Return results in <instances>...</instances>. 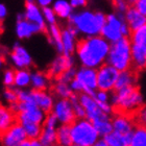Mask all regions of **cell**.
Instances as JSON below:
<instances>
[{
  "mask_svg": "<svg viewBox=\"0 0 146 146\" xmlns=\"http://www.w3.org/2000/svg\"><path fill=\"white\" fill-rule=\"evenodd\" d=\"M112 93V115L123 116L133 121L135 115L145 106L138 85L127 86Z\"/></svg>",
  "mask_w": 146,
  "mask_h": 146,
  "instance_id": "1",
  "label": "cell"
},
{
  "mask_svg": "<svg viewBox=\"0 0 146 146\" xmlns=\"http://www.w3.org/2000/svg\"><path fill=\"white\" fill-rule=\"evenodd\" d=\"M111 45L104 36H93L80 39L76 43V50L86 67H96L110 52Z\"/></svg>",
  "mask_w": 146,
  "mask_h": 146,
  "instance_id": "2",
  "label": "cell"
},
{
  "mask_svg": "<svg viewBox=\"0 0 146 146\" xmlns=\"http://www.w3.org/2000/svg\"><path fill=\"white\" fill-rule=\"evenodd\" d=\"M106 23L107 16L101 12L93 13L90 11H82L72 14L69 18V24H72L78 31L89 36L100 35Z\"/></svg>",
  "mask_w": 146,
  "mask_h": 146,
  "instance_id": "3",
  "label": "cell"
},
{
  "mask_svg": "<svg viewBox=\"0 0 146 146\" xmlns=\"http://www.w3.org/2000/svg\"><path fill=\"white\" fill-rule=\"evenodd\" d=\"M109 62L119 71L131 68V41L129 36H122L120 40L112 43L109 52Z\"/></svg>",
  "mask_w": 146,
  "mask_h": 146,
  "instance_id": "4",
  "label": "cell"
},
{
  "mask_svg": "<svg viewBox=\"0 0 146 146\" xmlns=\"http://www.w3.org/2000/svg\"><path fill=\"white\" fill-rule=\"evenodd\" d=\"M98 134V131L90 120H77L71 128L73 142L82 146H92L95 144Z\"/></svg>",
  "mask_w": 146,
  "mask_h": 146,
  "instance_id": "5",
  "label": "cell"
},
{
  "mask_svg": "<svg viewBox=\"0 0 146 146\" xmlns=\"http://www.w3.org/2000/svg\"><path fill=\"white\" fill-rule=\"evenodd\" d=\"M125 22L124 15L120 14H110L107 16V23L101 31V36L110 42H116L123 36L122 25Z\"/></svg>",
  "mask_w": 146,
  "mask_h": 146,
  "instance_id": "6",
  "label": "cell"
},
{
  "mask_svg": "<svg viewBox=\"0 0 146 146\" xmlns=\"http://www.w3.org/2000/svg\"><path fill=\"white\" fill-rule=\"evenodd\" d=\"M118 69L109 64L101 65L97 71V88L99 91H111L115 87L119 77Z\"/></svg>",
  "mask_w": 146,
  "mask_h": 146,
  "instance_id": "7",
  "label": "cell"
},
{
  "mask_svg": "<svg viewBox=\"0 0 146 146\" xmlns=\"http://www.w3.org/2000/svg\"><path fill=\"white\" fill-rule=\"evenodd\" d=\"M28 137L26 131L22 126L20 121L15 122L5 131L1 133V141L3 146H19Z\"/></svg>",
  "mask_w": 146,
  "mask_h": 146,
  "instance_id": "8",
  "label": "cell"
},
{
  "mask_svg": "<svg viewBox=\"0 0 146 146\" xmlns=\"http://www.w3.org/2000/svg\"><path fill=\"white\" fill-rule=\"evenodd\" d=\"M54 113L58 120L63 122V124H69L73 126L78 120V117L73 109L72 102L68 98H63L58 101L54 107Z\"/></svg>",
  "mask_w": 146,
  "mask_h": 146,
  "instance_id": "9",
  "label": "cell"
},
{
  "mask_svg": "<svg viewBox=\"0 0 146 146\" xmlns=\"http://www.w3.org/2000/svg\"><path fill=\"white\" fill-rule=\"evenodd\" d=\"M131 69L139 74L146 70V45L131 43Z\"/></svg>",
  "mask_w": 146,
  "mask_h": 146,
  "instance_id": "10",
  "label": "cell"
},
{
  "mask_svg": "<svg viewBox=\"0 0 146 146\" xmlns=\"http://www.w3.org/2000/svg\"><path fill=\"white\" fill-rule=\"evenodd\" d=\"M71 66H72L71 58L69 55L63 54L61 56H58L52 63L51 66L48 68V70L45 72V74L49 80H55L62 73L71 69Z\"/></svg>",
  "mask_w": 146,
  "mask_h": 146,
  "instance_id": "11",
  "label": "cell"
},
{
  "mask_svg": "<svg viewBox=\"0 0 146 146\" xmlns=\"http://www.w3.org/2000/svg\"><path fill=\"white\" fill-rule=\"evenodd\" d=\"M25 19L31 22H34L36 24H38L42 29V33L48 34L47 31V27L45 25V21H44V16H43V12H41L39 9V6L36 5V3H25V13H24Z\"/></svg>",
  "mask_w": 146,
  "mask_h": 146,
  "instance_id": "12",
  "label": "cell"
},
{
  "mask_svg": "<svg viewBox=\"0 0 146 146\" xmlns=\"http://www.w3.org/2000/svg\"><path fill=\"white\" fill-rule=\"evenodd\" d=\"M124 18L131 31H136L141 26H143L144 24H146V16L139 12L134 6L128 7V9L124 14Z\"/></svg>",
  "mask_w": 146,
  "mask_h": 146,
  "instance_id": "13",
  "label": "cell"
},
{
  "mask_svg": "<svg viewBox=\"0 0 146 146\" xmlns=\"http://www.w3.org/2000/svg\"><path fill=\"white\" fill-rule=\"evenodd\" d=\"M111 121L113 123L114 131L124 136L133 135V128H135L134 123L131 120H129L126 117L120 115H112L111 116Z\"/></svg>",
  "mask_w": 146,
  "mask_h": 146,
  "instance_id": "14",
  "label": "cell"
},
{
  "mask_svg": "<svg viewBox=\"0 0 146 146\" xmlns=\"http://www.w3.org/2000/svg\"><path fill=\"white\" fill-rule=\"evenodd\" d=\"M42 33V29L39 25L26 20V19H22V20H17V24H16V34L20 39H25L31 36V35L36 34V33Z\"/></svg>",
  "mask_w": 146,
  "mask_h": 146,
  "instance_id": "15",
  "label": "cell"
},
{
  "mask_svg": "<svg viewBox=\"0 0 146 146\" xmlns=\"http://www.w3.org/2000/svg\"><path fill=\"white\" fill-rule=\"evenodd\" d=\"M139 73H137L136 71H134L133 69H127V70L121 71V73L119 74V77L116 82L115 87L113 88L112 92H116L120 90V89L127 87V86H133L137 85L138 77H139Z\"/></svg>",
  "mask_w": 146,
  "mask_h": 146,
  "instance_id": "16",
  "label": "cell"
},
{
  "mask_svg": "<svg viewBox=\"0 0 146 146\" xmlns=\"http://www.w3.org/2000/svg\"><path fill=\"white\" fill-rule=\"evenodd\" d=\"M31 95L36 106L41 108L45 112V114H48V113L53 111L52 110V106H53L52 104V99L49 95L46 94L45 91L34 89V90L31 91Z\"/></svg>",
  "mask_w": 146,
  "mask_h": 146,
  "instance_id": "17",
  "label": "cell"
},
{
  "mask_svg": "<svg viewBox=\"0 0 146 146\" xmlns=\"http://www.w3.org/2000/svg\"><path fill=\"white\" fill-rule=\"evenodd\" d=\"M75 78L82 82V85L87 86L92 90L97 88V71L93 69H90L88 67L82 68L78 73H76Z\"/></svg>",
  "mask_w": 146,
  "mask_h": 146,
  "instance_id": "18",
  "label": "cell"
},
{
  "mask_svg": "<svg viewBox=\"0 0 146 146\" xmlns=\"http://www.w3.org/2000/svg\"><path fill=\"white\" fill-rule=\"evenodd\" d=\"M0 128H1V133L5 131L9 127H11L15 122L19 120L18 113L14 111L11 108L1 107L0 109Z\"/></svg>",
  "mask_w": 146,
  "mask_h": 146,
  "instance_id": "19",
  "label": "cell"
},
{
  "mask_svg": "<svg viewBox=\"0 0 146 146\" xmlns=\"http://www.w3.org/2000/svg\"><path fill=\"white\" fill-rule=\"evenodd\" d=\"M11 56L14 63L19 67H29L31 65V58L28 52L19 44L14 46Z\"/></svg>",
  "mask_w": 146,
  "mask_h": 146,
  "instance_id": "20",
  "label": "cell"
},
{
  "mask_svg": "<svg viewBox=\"0 0 146 146\" xmlns=\"http://www.w3.org/2000/svg\"><path fill=\"white\" fill-rule=\"evenodd\" d=\"M72 125L63 124L56 131V141L55 146H72L73 139L71 135Z\"/></svg>",
  "mask_w": 146,
  "mask_h": 146,
  "instance_id": "21",
  "label": "cell"
},
{
  "mask_svg": "<svg viewBox=\"0 0 146 146\" xmlns=\"http://www.w3.org/2000/svg\"><path fill=\"white\" fill-rule=\"evenodd\" d=\"M133 136L134 134L129 136H124L117 131H112L104 136V140L107 141L109 146H131Z\"/></svg>",
  "mask_w": 146,
  "mask_h": 146,
  "instance_id": "22",
  "label": "cell"
},
{
  "mask_svg": "<svg viewBox=\"0 0 146 146\" xmlns=\"http://www.w3.org/2000/svg\"><path fill=\"white\" fill-rule=\"evenodd\" d=\"M53 11L58 17L62 19H69L72 16L73 6L67 0H56L53 3Z\"/></svg>",
  "mask_w": 146,
  "mask_h": 146,
  "instance_id": "23",
  "label": "cell"
},
{
  "mask_svg": "<svg viewBox=\"0 0 146 146\" xmlns=\"http://www.w3.org/2000/svg\"><path fill=\"white\" fill-rule=\"evenodd\" d=\"M19 121L22 124V126L24 127L25 131H26L28 138H31V139H39L40 135L42 133V127L40 126L39 123L33 122L25 118H21V117H19Z\"/></svg>",
  "mask_w": 146,
  "mask_h": 146,
  "instance_id": "24",
  "label": "cell"
},
{
  "mask_svg": "<svg viewBox=\"0 0 146 146\" xmlns=\"http://www.w3.org/2000/svg\"><path fill=\"white\" fill-rule=\"evenodd\" d=\"M74 35L71 33L68 28L62 31V40H63V45H64V54L69 55L73 53L74 50Z\"/></svg>",
  "mask_w": 146,
  "mask_h": 146,
  "instance_id": "25",
  "label": "cell"
},
{
  "mask_svg": "<svg viewBox=\"0 0 146 146\" xmlns=\"http://www.w3.org/2000/svg\"><path fill=\"white\" fill-rule=\"evenodd\" d=\"M50 92L52 94L58 95L62 98H68V99H70L71 96L73 95V93L67 87V85L65 82H54V84L50 87Z\"/></svg>",
  "mask_w": 146,
  "mask_h": 146,
  "instance_id": "26",
  "label": "cell"
},
{
  "mask_svg": "<svg viewBox=\"0 0 146 146\" xmlns=\"http://www.w3.org/2000/svg\"><path fill=\"white\" fill-rule=\"evenodd\" d=\"M49 34L51 36V39L53 40V42L56 45L58 52L64 53V45H63V40H62V31L60 29L56 23L55 24H51L49 27Z\"/></svg>",
  "mask_w": 146,
  "mask_h": 146,
  "instance_id": "27",
  "label": "cell"
},
{
  "mask_svg": "<svg viewBox=\"0 0 146 146\" xmlns=\"http://www.w3.org/2000/svg\"><path fill=\"white\" fill-rule=\"evenodd\" d=\"M131 146H146V128L136 127Z\"/></svg>",
  "mask_w": 146,
  "mask_h": 146,
  "instance_id": "28",
  "label": "cell"
},
{
  "mask_svg": "<svg viewBox=\"0 0 146 146\" xmlns=\"http://www.w3.org/2000/svg\"><path fill=\"white\" fill-rule=\"evenodd\" d=\"M129 38H131V43L146 45V24H144L143 26H141L136 31H131Z\"/></svg>",
  "mask_w": 146,
  "mask_h": 146,
  "instance_id": "29",
  "label": "cell"
},
{
  "mask_svg": "<svg viewBox=\"0 0 146 146\" xmlns=\"http://www.w3.org/2000/svg\"><path fill=\"white\" fill-rule=\"evenodd\" d=\"M47 80H49L48 77L46 76L45 72H38L33 75V82H34V89L46 91L47 88Z\"/></svg>",
  "mask_w": 146,
  "mask_h": 146,
  "instance_id": "30",
  "label": "cell"
},
{
  "mask_svg": "<svg viewBox=\"0 0 146 146\" xmlns=\"http://www.w3.org/2000/svg\"><path fill=\"white\" fill-rule=\"evenodd\" d=\"M93 125L95 126V128L98 131V133L100 135H108L110 133H112V131L114 129L112 124L111 119H106V120H98V121L94 122Z\"/></svg>",
  "mask_w": 146,
  "mask_h": 146,
  "instance_id": "31",
  "label": "cell"
},
{
  "mask_svg": "<svg viewBox=\"0 0 146 146\" xmlns=\"http://www.w3.org/2000/svg\"><path fill=\"white\" fill-rule=\"evenodd\" d=\"M29 74L26 71H17L16 70V76H15V84L20 87L27 86L29 82Z\"/></svg>",
  "mask_w": 146,
  "mask_h": 146,
  "instance_id": "32",
  "label": "cell"
},
{
  "mask_svg": "<svg viewBox=\"0 0 146 146\" xmlns=\"http://www.w3.org/2000/svg\"><path fill=\"white\" fill-rule=\"evenodd\" d=\"M113 5L117 11V14L124 15L128 7L131 6V3L128 0H113Z\"/></svg>",
  "mask_w": 146,
  "mask_h": 146,
  "instance_id": "33",
  "label": "cell"
},
{
  "mask_svg": "<svg viewBox=\"0 0 146 146\" xmlns=\"http://www.w3.org/2000/svg\"><path fill=\"white\" fill-rule=\"evenodd\" d=\"M42 12L44 18L49 24H55V16H56V14L54 13L53 9H50L49 6H46V7H43Z\"/></svg>",
  "mask_w": 146,
  "mask_h": 146,
  "instance_id": "34",
  "label": "cell"
},
{
  "mask_svg": "<svg viewBox=\"0 0 146 146\" xmlns=\"http://www.w3.org/2000/svg\"><path fill=\"white\" fill-rule=\"evenodd\" d=\"M4 96H5L6 100L9 101L11 104H16V102H18V101H19L17 90H14V89L6 88L5 91H4Z\"/></svg>",
  "mask_w": 146,
  "mask_h": 146,
  "instance_id": "35",
  "label": "cell"
},
{
  "mask_svg": "<svg viewBox=\"0 0 146 146\" xmlns=\"http://www.w3.org/2000/svg\"><path fill=\"white\" fill-rule=\"evenodd\" d=\"M131 3V6H134L142 13L143 15L146 16V0H128Z\"/></svg>",
  "mask_w": 146,
  "mask_h": 146,
  "instance_id": "36",
  "label": "cell"
},
{
  "mask_svg": "<svg viewBox=\"0 0 146 146\" xmlns=\"http://www.w3.org/2000/svg\"><path fill=\"white\" fill-rule=\"evenodd\" d=\"M15 76H16V70H7L4 75V84L6 86H12L15 82Z\"/></svg>",
  "mask_w": 146,
  "mask_h": 146,
  "instance_id": "37",
  "label": "cell"
},
{
  "mask_svg": "<svg viewBox=\"0 0 146 146\" xmlns=\"http://www.w3.org/2000/svg\"><path fill=\"white\" fill-rule=\"evenodd\" d=\"M70 3L73 9H77L87 5V0H70Z\"/></svg>",
  "mask_w": 146,
  "mask_h": 146,
  "instance_id": "38",
  "label": "cell"
},
{
  "mask_svg": "<svg viewBox=\"0 0 146 146\" xmlns=\"http://www.w3.org/2000/svg\"><path fill=\"white\" fill-rule=\"evenodd\" d=\"M95 99H97V100H100V101H104V102H107V99H108V96L106 94V92L104 91H99L96 93V97Z\"/></svg>",
  "mask_w": 146,
  "mask_h": 146,
  "instance_id": "39",
  "label": "cell"
},
{
  "mask_svg": "<svg viewBox=\"0 0 146 146\" xmlns=\"http://www.w3.org/2000/svg\"><path fill=\"white\" fill-rule=\"evenodd\" d=\"M6 14H7V9H6V6L3 4V3H1L0 4V18H1V20H3V19L6 17Z\"/></svg>",
  "mask_w": 146,
  "mask_h": 146,
  "instance_id": "40",
  "label": "cell"
},
{
  "mask_svg": "<svg viewBox=\"0 0 146 146\" xmlns=\"http://www.w3.org/2000/svg\"><path fill=\"white\" fill-rule=\"evenodd\" d=\"M38 5L42 6V7H46V6H49L52 3L53 0H36Z\"/></svg>",
  "mask_w": 146,
  "mask_h": 146,
  "instance_id": "41",
  "label": "cell"
},
{
  "mask_svg": "<svg viewBox=\"0 0 146 146\" xmlns=\"http://www.w3.org/2000/svg\"><path fill=\"white\" fill-rule=\"evenodd\" d=\"M19 146H33V139L28 138V139H26V140L23 141L22 143H20V145Z\"/></svg>",
  "mask_w": 146,
  "mask_h": 146,
  "instance_id": "42",
  "label": "cell"
},
{
  "mask_svg": "<svg viewBox=\"0 0 146 146\" xmlns=\"http://www.w3.org/2000/svg\"><path fill=\"white\" fill-rule=\"evenodd\" d=\"M92 146H109L108 145V143H107V141L104 140H100V141H98L97 143H95V144H93Z\"/></svg>",
  "mask_w": 146,
  "mask_h": 146,
  "instance_id": "43",
  "label": "cell"
},
{
  "mask_svg": "<svg viewBox=\"0 0 146 146\" xmlns=\"http://www.w3.org/2000/svg\"><path fill=\"white\" fill-rule=\"evenodd\" d=\"M35 2V0H25V3H33Z\"/></svg>",
  "mask_w": 146,
  "mask_h": 146,
  "instance_id": "44",
  "label": "cell"
},
{
  "mask_svg": "<svg viewBox=\"0 0 146 146\" xmlns=\"http://www.w3.org/2000/svg\"><path fill=\"white\" fill-rule=\"evenodd\" d=\"M72 146H82V145H79V144H75V145H72Z\"/></svg>",
  "mask_w": 146,
  "mask_h": 146,
  "instance_id": "45",
  "label": "cell"
}]
</instances>
